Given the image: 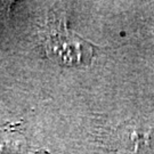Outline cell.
Wrapping results in <instances>:
<instances>
[{"label":"cell","mask_w":154,"mask_h":154,"mask_svg":"<svg viewBox=\"0 0 154 154\" xmlns=\"http://www.w3.org/2000/svg\"><path fill=\"white\" fill-rule=\"evenodd\" d=\"M44 34L47 54L61 65H86L95 55L96 46L69 30L64 17L49 18Z\"/></svg>","instance_id":"1"},{"label":"cell","mask_w":154,"mask_h":154,"mask_svg":"<svg viewBox=\"0 0 154 154\" xmlns=\"http://www.w3.org/2000/svg\"><path fill=\"white\" fill-rule=\"evenodd\" d=\"M111 146L118 154H147L154 149V125L140 121L122 123L113 132Z\"/></svg>","instance_id":"2"}]
</instances>
